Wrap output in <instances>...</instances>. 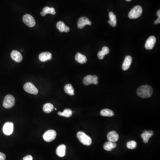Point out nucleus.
Segmentation results:
<instances>
[{
  "mask_svg": "<svg viewBox=\"0 0 160 160\" xmlns=\"http://www.w3.org/2000/svg\"><path fill=\"white\" fill-rule=\"evenodd\" d=\"M98 77L96 75H87L84 78L83 82L85 85H89L92 84L97 85L98 83Z\"/></svg>",
  "mask_w": 160,
  "mask_h": 160,
  "instance_id": "6",
  "label": "nucleus"
},
{
  "mask_svg": "<svg viewBox=\"0 0 160 160\" xmlns=\"http://www.w3.org/2000/svg\"><path fill=\"white\" fill-rule=\"evenodd\" d=\"M33 158L31 155H27L23 158V160H33Z\"/></svg>",
  "mask_w": 160,
  "mask_h": 160,
  "instance_id": "31",
  "label": "nucleus"
},
{
  "mask_svg": "<svg viewBox=\"0 0 160 160\" xmlns=\"http://www.w3.org/2000/svg\"><path fill=\"white\" fill-rule=\"evenodd\" d=\"M56 154L59 157H64L66 154V146L65 145H60L56 150Z\"/></svg>",
  "mask_w": 160,
  "mask_h": 160,
  "instance_id": "17",
  "label": "nucleus"
},
{
  "mask_svg": "<svg viewBox=\"0 0 160 160\" xmlns=\"http://www.w3.org/2000/svg\"><path fill=\"white\" fill-rule=\"evenodd\" d=\"M92 23L89 19L86 17H83L80 18L78 22V27L80 29L83 28L86 25L91 26Z\"/></svg>",
  "mask_w": 160,
  "mask_h": 160,
  "instance_id": "10",
  "label": "nucleus"
},
{
  "mask_svg": "<svg viewBox=\"0 0 160 160\" xmlns=\"http://www.w3.org/2000/svg\"><path fill=\"white\" fill-rule=\"evenodd\" d=\"M43 12L46 13V14H51L55 15L56 14L55 9L54 8H50L49 7H46L43 9Z\"/></svg>",
  "mask_w": 160,
  "mask_h": 160,
  "instance_id": "26",
  "label": "nucleus"
},
{
  "mask_svg": "<svg viewBox=\"0 0 160 160\" xmlns=\"http://www.w3.org/2000/svg\"><path fill=\"white\" fill-rule=\"evenodd\" d=\"M109 20L108 21V23L112 27H115L117 25L116 16L114 14V12H110L109 13Z\"/></svg>",
  "mask_w": 160,
  "mask_h": 160,
  "instance_id": "20",
  "label": "nucleus"
},
{
  "mask_svg": "<svg viewBox=\"0 0 160 160\" xmlns=\"http://www.w3.org/2000/svg\"><path fill=\"white\" fill-rule=\"evenodd\" d=\"M57 133L54 130H50L47 131L43 135V139L46 142H49L55 139Z\"/></svg>",
  "mask_w": 160,
  "mask_h": 160,
  "instance_id": "5",
  "label": "nucleus"
},
{
  "mask_svg": "<svg viewBox=\"0 0 160 160\" xmlns=\"http://www.w3.org/2000/svg\"><path fill=\"white\" fill-rule=\"evenodd\" d=\"M39 60L42 62H45L51 59V53L49 52H43L40 53L39 56Z\"/></svg>",
  "mask_w": 160,
  "mask_h": 160,
  "instance_id": "18",
  "label": "nucleus"
},
{
  "mask_svg": "<svg viewBox=\"0 0 160 160\" xmlns=\"http://www.w3.org/2000/svg\"><path fill=\"white\" fill-rule=\"evenodd\" d=\"M142 13V7L139 6H136L129 12V17L130 19H136L139 17Z\"/></svg>",
  "mask_w": 160,
  "mask_h": 160,
  "instance_id": "3",
  "label": "nucleus"
},
{
  "mask_svg": "<svg viewBox=\"0 0 160 160\" xmlns=\"http://www.w3.org/2000/svg\"><path fill=\"white\" fill-rule=\"evenodd\" d=\"M118 134L115 131H112L111 132H109L107 134V139L109 141L116 142L118 141Z\"/></svg>",
  "mask_w": 160,
  "mask_h": 160,
  "instance_id": "14",
  "label": "nucleus"
},
{
  "mask_svg": "<svg viewBox=\"0 0 160 160\" xmlns=\"http://www.w3.org/2000/svg\"><path fill=\"white\" fill-rule=\"evenodd\" d=\"M157 16H158V17H160V10H159L157 12Z\"/></svg>",
  "mask_w": 160,
  "mask_h": 160,
  "instance_id": "34",
  "label": "nucleus"
},
{
  "mask_svg": "<svg viewBox=\"0 0 160 160\" xmlns=\"http://www.w3.org/2000/svg\"><path fill=\"white\" fill-rule=\"evenodd\" d=\"M125 1H132V0H125Z\"/></svg>",
  "mask_w": 160,
  "mask_h": 160,
  "instance_id": "35",
  "label": "nucleus"
},
{
  "mask_svg": "<svg viewBox=\"0 0 160 160\" xmlns=\"http://www.w3.org/2000/svg\"><path fill=\"white\" fill-rule=\"evenodd\" d=\"M101 51L105 53V55H107V54H109V49L108 47L104 46L103 48Z\"/></svg>",
  "mask_w": 160,
  "mask_h": 160,
  "instance_id": "29",
  "label": "nucleus"
},
{
  "mask_svg": "<svg viewBox=\"0 0 160 160\" xmlns=\"http://www.w3.org/2000/svg\"><path fill=\"white\" fill-rule=\"evenodd\" d=\"M105 55V53H104L101 50L98 53V57L99 59H100V60H103L104 58Z\"/></svg>",
  "mask_w": 160,
  "mask_h": 160,
  "instance_id": "28",
  "label": "nucleus"
},
{
  "mask_svg": "<svg viewBox=\"0 0 160 160\" xmlns=\"http://www.w3.org/2000/svg\"><path fill=\"white\" fill-rule=\"evenodd\" d=\"M53 109H54V106H53V105L51 103H49L45 104L43 107V110L44 112L47 113V114H49V113L52 112Z\"/></svg>",
  "mask_w": 160,
  "mask_h": 160,
  "instance_id": "23",
  "label": "nucleus"
},
{
  "mask_svg": "<svg viewBox=\"0 0 160 160\" xmlns=\"http://www.w3.org/2000/svg\"><path fill=\"white\" fill-rule=\"evenodd\" d=\"M15 103V100L12 95H6L3 101V106L6 109H10L13 107Z\"/></svg>",
  "mask_w": 160,
  "mask_h": 160,
  "instance_id": "4",
  "label": "nucleus"
},
{
  "mask_svg": "<svg viewBox=\"0 0 160 160\" xmlns=\"http://www.w3.org/2000/svg\"><path fill=\"white\" fill-rule=\"evenodd\" d=\"M152 88L150 85H144L141 86L137 90V95L143 98H149L152 95Z\"/></svg>",
  "mask_w": 160,
  "mask_h": 160,
  "instance_id": "1",
  "label": "nucleus"
},
{
  "mask_svg": "<svg viewBox=\"0 0 160 160\" xmlns=\"http://www.w3.org/2000/svg\"><path fill=\"white\" fill-rule=\"evenodd\" d=\"M77 137L83 145L89 146L92 144V141L91 137L84 132L82 131L78 132L77 134Z\"/></svg>",
  "mask_w": 160,
  "mask_h": 160,
  "instance_id": "2",
  "label": "nucleus"
},
{
  "mask_svg": "<svg viewBox=\"0 0 160 160\" xmlns=\"http://www.w3.org/2000/svg\"><path fill=\"white\" fill-rule=\"evenodd\" d=\"M100 115L104 117H111L114 115L113 111L109 109H104L100 112Z\"/></svg>",
  "mask_w": 160,
  "mask_h": 160,
  "instance_id": "24",
  "label": "nucleus"
},
{
  "mask_svg": "<svg viewBox=\"0 0 160 160\" xmlns=\"http://www.w3.org/2000/svg\"><path fill=\"white\" fill-rule=\"evenodd\" d=\"M72 114H73V112H72V110L69 109H65L63 112H59L58 113V115L61 116L66 117V118H69V117H71Z\"/></svg>",
  "mask_w": 160,
  "mask_h": 160,
  "instance_id": "25",
  "label": "nucleus"
},
{
  "mask_svg": "<svg viewBox=\"0 0 160 160\" xmlns=\"http://www.w3.org/2000/svg\"><path fill=\"white\" fill-rule=\"evenodd\" d=\"M12 59L17 62L19 63L22 60V56L21 54L17 50H13L11 53Z\"/></svg>",
  "mask_w": 160,
  "mask_h": 160,
  "instance_id": "15",
  "label": "nucleus"
},
{
  "mask_svg": "<svg viewBox=\"0 0 160 160\" xmlns=\"http://www.w3.org/2000/svg\"><path fill=\"white\" fill-rule=\"evenodd\" d=\"M75 59L78 62L82 64H85L87 61V58L85 55H83L79 53H77L75 56Z\"/></svg>",
  "mask_w": 160,
  "mask_h": 160,
  "instance_id": "19",
  "label": "nucleus"
},
{
  "mask_svg": "<svg viewBox=\"0 0 160 160\" xmlns=\"http://www.w3.org/2000/svg\"><path fill=\"white\" fill-rule=\"evenodd\" d=\"M6 159V155L2 152H0V160H5Z\"/></svg>",
  "mask_w": 160,
  "mask_h": 160,
  "instance_id": "30",
  "label": "nucleus"
},
{
  "mask_svg": "<svg viewBox=\"0 0 160 160\" xmlns=\"http://www.w3.org/2000/svg\"><path fill=\"white\" fill-rule=\"evenodd\" d=\"M132 62V58L130 56H126L125 57L124 62L122 65V69L123 70L126 71L130 68Z\"/></svg>",
  "mask_w": 160,
  "mask_h": 160,
  "instance_id": "13",
  "label": "nucleus"
},
{
  "mask_svg": "<svg viewBox=\"0 0 160 160\" xmlns=\"http://www.w3.org/2000/svg\"><path fill=\"white\" fill-rule=\"evenodd\" d=\"M127 148L131 150H133V149H135L137 146V144L136 142L134 141H129L127 143L126 145Z\"/></svg>",
  "mask_w": 160,
  "mask_h": 160,
  "instance_id": "27",
  "label": "nucleus"
},
{
  "mask_svg": "<svg viewBox=\"0 0 160 160\" xmlns=\"http://www.w3.org/2000/svg\"><path fill=\"white\" fill-rule=\"evenodd\" d=\"M24 89L25 91L28 94L37 95L38 94V90L34 86L33 84L31 82H27L24 85Z\"/></svg>",
  "mask_w": 160,
  "mask_h": 160,
  "instance_id": "7",
  "label": "nucleus"
},
{
  "mask_svg": "<svg viewBox=\"0 0 160 160\" xmlns=\"http://www.w3.org/2000/svg\"><path fill=\"white\" fill-rule=\"evenodd\" d=\"M160 17H158L157 19L154 21V24L157 25V24H160Z\"/></svg>",
  "mask_w": 160,
  "mask_h": 160,
  "instance_id": "32",
  "label": "nucleus"
},
{
  "mask_svg": "<svg viewBox=\"0 0 160 160\" xmlns=\"http://www.w3.org/2000/svg\"><path fill=\"white\" fill-rule=\"evenodd\" d=\"M154 132L152 130H145L141 134L143 142L145 143H148L149 139L154 135Z\"/></svg>",
  "mask_w": 160,
  "mask_h": 160,
  "instance_id": "12",
  "label": "nucleus"
},
{
  "mask_svg": "<svg viewBox=\"0 0 160 160\" xmlns=\"http://www.w3.org/2000/svg\"><path fill=\"white\" fill-rule=\"evenodd\" d=\"M156 42V39L155 37L153 36H150L147 39L145 44V47L146 49L148 50L152 49L154 46Z\"/></svg>",
  "mask_w": 160,
  "mask_h": 160,
  "instance_id": "11",
  "label": "nucleus"
},
{
  "mask_svg": "<svg viewBox=\"0 0 160 160\" xmlns=\"http://www.w3.org/2000/svg\"><path fill=\"white\" fill-rule=\"evenodd\" d=\"M64 90L65 93L70 96H73L74 95V89L70 84L66 85L64 86Z\"/></svg>",
  "mask_w": 160,
  "mask_h": 160,
  "instance_id": "22",
  "label": "nucleus"
},
{
  "mask_svg": "<svg viewBox=\"0 0 160 160\" xmlns=\"http://www.w3.org/2000/svg\"><path fill=\"white\" fill-rule=\"evenodd\" d=\"M41 14L42 16H45L46 15V13H45V12L43 11L41 12Z\"/></svg>",
  "mask_w": 160,
  "mask_h": 160,
  "instance_id": "33",
  "label": "nucleus"
},
{
  "mask_svg": "<svg viewBox=\"0 0 160 160\" xmlns=\"http://www.w3.org/2000/svg\"><path fill=\"white\" fill-rule=\"evenodd\" d=\"M14 125L11 122H7L5 123L3 127V133L6 135L9 136L13 133Z\"/></svg>",
  "mask_w": 160,
  "mask_h": 160,
  "instance_id": "8",
  "label": "nucleus"
},
{
  "mask_svg": "<svg viewBox=\"0 0 160 160\" xmlns=\"http://www.w3.org/2000/svg\"><path fill=\"white\" fill-rule=\"evenodd\" d=\"M57 27L58 30L60 31L61 32L67 33L69 31L70 29L69 27L67 26L65 24H64L63 22L60 21L58 22L57 24Z\"/></svg>",
  "mask_w": 160,
  "mask_h": 160,
  "instance_id": "16",
  "label": "nucleus"
},
{
  "mask_svg": "<svg viewBox=\"0 0 160 160\" xmlns=\"http://www.w3.org/2000/svg\"><path fill=\"white\" fill-rule=\"evenodd\" d=\"M23 21L24 23L30 27H33L36 24L34 18L30 14L25 15L23 17Z\"/></svg>",
  "mask_w": 160,
  "mask_h": 160,
  "instance_id": "9",
  "label": "nucleus"
},
{
  "mask_svg": "<svg viewBox=\"0 0 160 160\" xmlns=\"http://www.w3.org/2000/svg\"><path fill=\"white\" fill-rule=\"evenodd\" d=\"M116 146H117V144H116L115 142L109 141L105 143L103 147L104 149L105 150L110 151L115 148Z\"/></svg>",
  "mask_w": 160,
  "mask_h": 160,
  "instance_id": "21",
  "label": "nucleus"
}]
</instances>
